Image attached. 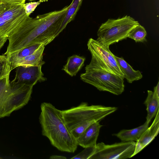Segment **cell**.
Masks as SVG:
<instances>
[{"mask_svg":"<svg viewBox=\"0 0 159 159\" xmlns=\"http://www.w3.org/2000/svg\"><path fill=\"white\" fill-rule=\"evenodd\" d=\"M69 6L62 9L38 15L35 18L28 16L7 37L9 44L7 55L33 44L45 46L61 32V26Z\"/></svg>","mask_w":159,"mask_h":159,"instance_id":"cell-1","label":"cell"},{"mask_svg":"<svg viewBox=\"0 0 159 159\" xmlns=\"http://www.w3.org/2000/svg\"><path fill=\"white\" fill-rule=\"evenodd\" d=\"M40 107L39 119L42 135L59 150L74 152L78 146L76 139L67 128L61 111L46 102L42 103Z\"/></svg>","mask_w":159,"mask_h":159,"instance_id":"cell-2","label":"cell"},{"mask_svg":"<svg viewBox=\"0 0 159 159\" xmlns=\"http://www.w3.org/2000/svg\"><path fill=\"white\" fill-rule=\"evenodd\" d=\"M117 109L116 107L101 105L89 106L83 102L77 106L61 111V112L67 128L76 139L90 125L100 121Z\"/></svg>","mask_w":159,"mask_h":159,"instance_id":"cell-3","label":"cell"},{"mask_svg":"<svg viewBox=\"0 0 159 159\" xmlns=\"http://www.w3.org/2000/svg\"><path fill=\"white\" fill-rule=\"evenodd\" d=\"M10 72L0 78V119L9 116L26 105L30 100L34 86L10 82Z\"/></svg>","mask_w":159,"mask_h":159,"instance_id":"cell-4","label":"cell"},{"mask_svg":"<svg viewBox=\"0 0 159 159\" xmlns=\"http://www.w3.org/2000/svg\"><path fill=\"white\" fill-rule=\"evenodd\" d=\"M80 78L83 81L100 91L119 95L124 90V78L104 69L92 58L90 63L85 67V72L80 75Z\"/></svg>","mask_w":159,"mask_h":159,"instance_id":"cell-5","label":"cell"},{"mask_svg":"<svg viewBox=\"0 0 159 159\" xmlns=\"http://www.w3.org/2000/svg\"><path fill=\"white\" fill-rule=\"evenodd\" d=\"M139 24L130 16L117 19H108L99 27L97 41L106 46H109L128 37L131 30Z\"/></svg>","mask_w":159,"mask_h":159,"instance_id":"cell-6","label":"cell"},{"mask_svg":"<svg viewBox=\"0 0 159 159\" xmlns=\"http://www.w3.org/2000/svg\"><path fill=\"white\" fill-rule=\"evenodd\" d=\"M136 146L134 141L106 144H97L89 159H125L133 157Z\"/></svg>","mask_w":159,"mask_h":159,"instance_id":"cell-7","label":"cell"},{"mask_svg":"<svg viewBox=\"0 0 159 159\" xmlns=\"http://www.w3.org/2000/svg\"><path fill=\"white\" fill-rule=\"evenodd\" d=\"M23 5L0 3V36L7 37L28 16Z\"/></svg>","mask_w":159,"mask_h":159,"instance_id":"cell-8","label":"cell"},{"mask_svg":"<svg viewBox=\"0 0 159 159\" xmlns=\"http://www.w3.org/2000/svg\"><path fill=\"white\" fill-rule=\"evenodd\" d=\"M87 46L90 53L95 56L104 69L124 78L115 55L111 52L109 47L92 38L89 39Z\"/></svg>","mask_w":159,"mask_h":159,"instance_id":"cell-9","label":"cell"},{"mask_svg":"<svg viewBox=\"0 0 159 159\" xmlns=\"http://www.w3.org/2000/svg\"><path fill=\"white\" fill-rule=\"evenodd\" d=\"M42 66L16 67V75L12 81L20 84L34 86L38 82L47 80L42 71Z\"/></svg>","mask_w":159,"mask_h":159,"instance_id":"cell-10","label":"cell"},{"mask_svg":"<svg viewBox=\"0 0 159 159\" xmlns=\"http://www.w3.org/2000/svg\"><path fill=\"white\" fill-rule=\"evenodd\" d=\"M151 126L143 133L136 142L133 157L140 152L157 135L159 131V113L158 111Z\"/></svg>","mask_w":159,"mask_h":159,"instance_id":"cell-11","label":"cell"},{"mask_svg":"<svg viewBox=\"0 0 159 159\" xmlns=\"http://www.w3.org/2000/svg\"><path fill=\"white\" fill-rule=\"evenodd\" d=\"M102 125L95 122L86 128L76 139L78 145L84 148L95 146L99 131Z\"/></svg>","mask_w":159,"mask_h":159,"instance_id":"cell-12","label":"cell"},{"mask_svg":"<svg viewBox=\"0 0 159 159\" xmlns=\"http://www.w3.org/2000/svg\"><path fill=\"white\" fill-rule=\"evenodd\" d=\"M45 47V46L43 44L33 54L10 63L11 70V71L20 66L26 67L42 66L45 63L43 60V54Z\"/></svg>","mask_w":159,"mask_h":159,"instance_id":"cell-13","label":"cell"},{"mask_svg":"<svg viewBox=\"0 0 159 159\" xmlns=\"http://www.w3.org/2000/svg\"><path fill=\"white\" fill-rule=\"evenodd\" d=\"M149 124L146 121L138 127L131 129H123L113 135L119 138L122 142L136 141L148 128Z\"/></svg>","mask_w":159,"mask_h":159,"instance_id":"cell-14","label":"cell"},{"mask_svg":"<svg viewBox=\"0 0 159 159\" xmlns=\"http://www.w3.org/2000/svg\"><path fill=\"white\" fill-rule=\"evenodd\" d=\"M120 69L124 75V78L130 83L134 81L140 80L143 75L139 70H135L122 57H119L115 56Z\"/></svg>","mask_w":159,"mask_h":159,"instance_id":"cell-15","label":"cell"},{"mask_svg":"<svg viewBox=\"0 0 159 159\" xmlns=\"http://www.w3.org/2000/svg\"><path fill=\"white\" fill-rule=\"evenodd\" d=\"M85 58L76 55L69 57L62 69L71 77L75 76L84 65Z\"/></svg>","mask_w":159,"mask_h":159,"instance_id":"cell-16","label":"cell"},{"mask_svg":"<svg viewBox=\"0 0 159 159\" xmlns=\"http://www.w3.org/2000/svg\"><path fill=\"white\" fill-rule=\"evenodd\" d=\"M144 103L146 107L147 111L146 121L149 123L159 110V96L152 91L148 90V96Z\"/></svg>","mask_w":159,"mask_h":159,"instance_id":"cell-17","label":"cell"},{"mask_svg":"<svg viewBox=\"0 0 159 159\" xmlns=\"http://www.w3.org/2000/svg\"><path fill=\"white\" fill-rule=\"evenodd\" d=\"M83 0H72L69 6L68 10L61 26V32L66 27L67 25L75 17L79 10Z\"/></svg>","mask_w":159,"mask_h":159,"instance_id":"cell-18","label":"cell"},{"mask_svg":"<svg viewBox=\"0 0 159 159\" xmlns=\"http://www.w3.org/2000/svg\"><path fill=\"white\" fill-rule=\"evenodd\" d=\"M43 44L41 43L33 44L24 48L18 51L7 55L6 56L10 63L18 59L33 54Z\"/></svg>","mask_w":159,"mask_h":159,"instance_id":"cell-19","label":"cell"},{"mask_svg":"<svg viewBox=\"0 0 159 159\" xmlns=\"http://www.w3.org/2000/svg\"><path fill=\"white\" fill-rule=\"evenodd\" d=\"M147 34L145 29L139 24L131 30L128 37L134 40L136 42H142L146 41Z\"/></svg>","mask_w":159,"mask_h":159,"instance_id":"cell-20","label":"cell"},{"mask_svg":"<svg viewBox=\"0 0 159 159\" xmlns=\"http://www.w3.org/2000/svg\"><path fill=\"white\" fill-rule=\"evenodd\" d=\"M48 0H40L36 2H31L24 3L23 6L26 14L28 16L33 12L36 7L41 3L47 1Z\"/></svg>","mask_w":159,"mask_h":159,"instance_id":"cell-21","label":"cell"},{"mask_svg":"<svg viewBox=\"0 0 159 159\" xmlns=\"http://www.w3.org/2000/svg\"><path fill=\"white\" fill-rule=\"evenodd\" d=\"M94 147H90L84 148L81 152L73 157L72 159H89L93 152Z\"/></svg>","mask_w":159,"mask_h":159,"instance_id":"cell-22","label":"cell"},{"mask_svg":"<svg viewBox=\"0 0 159 159\" xmlns=\"http://www.w3.org/2000/svg\"><path fill=\"white\" fill-rule=\"evenodd\" d=\"M11 71L10 63L7 57L6 60L0 61V78Z\"/></svg>","mask_w":159,"mask_h":159,"instance_id":"cell-23","label":"cell"},{"mask_svg":"<svg viewBox=\"0 0 159 159\" xmlns=\"http://www.w3.org/2000/svg\"><path fill=\"white\" fill-rule=\"evenodd\" d=\"M26 0H0V3L24 4Z\"/></svg>","mask_w":159,"mask_h":159,"instance_id":"cell-24","label":"cell"},{"mask_svg":"<svg viewBox=\"0 0 159 159\" xmlns=\"http://www.w3.org/2000/svg\"><path fill=\"white\" fill-rule=\"evenodd\" d=\"M7 39V37L0 36V50Z\"/></svg>","mask_w":159,"mask_h":159,"instance_id":"cell-25","label":"cell"},{"mask_svg":"<svg viewBox=\"0 0 159 159\" xmlns=\"http://www.w3.org/2000/svg\"><path fill=\"white\" fill-rule=\"evenodd\" d=\"M50 158L51 159H65L66 158L63 156L54 155L51 156Z\"/></svg>","mask_w":159,"mask_h":159,"instance_id":"cell-26","label":"cell"},{"mask_svg":"<svg viewBox=\"0 0 159 159\" xmlns=\"http://www.w3.org/2000/svg\"><path fill=\"white\" fill-rule=\"evenodd\" d=\"M153 93L159 96V82L158 81L157 85L154 87Z\"/></svg>","mask_w":159,"mask_h":159,"instance_id":"cell-27","label":"cell"},{"mask_svg":"<svg viewBox=\"0 0 159 159\" xmlns=\"http://www.w3.org/2000/svg\"><path fill=\"white\" fill-rule=\"evenodd\" d=\"M7 59V57L6 55H0V61H3Z\"/></svg>","mask_w":159,"mask_h":159,"instance_id":"cell-28","label":"cell"},{"mask_svg":"<svg viewBox=\"0 0 159 159\" xmlns=\"http://www.w3.org/2000/svg\"><path fill=\"white\" fill-rule=\"evenodd\" d=\"M28 0V1H34L35 0Z\"/></svg>","mask_w":159,"mask_h":159,"instance_id":"cell-29","label":"cell"}]
</instances>
